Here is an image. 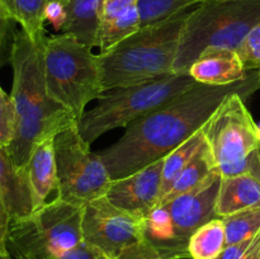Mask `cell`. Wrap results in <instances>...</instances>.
Wrapping results in <instances>:
<instances>
[{
	"instance_id": "6da1fadb",
	"label": "cell",
	"mask_w": 260,
	"mask_h": 259,
	"mask_svg": "<svg viewBox=\"0 0 260 259\" xmlns=\"http://www.w3.org/2000/svg\"><path fill=\"white\" fill-rule=\"evenodd\" d=\"M260 88L258 70L229 85L194 84L173 101L132 122L114 144L98 152L112 180L164 159L205 126L213 112L234 93L250 96Z\"/></svg>"
},
{
	"instance_id": "7a4b0ae2",
	"label": "cell",
	"mask_w": 260,
	"mask_h": 259,
	"mask_svg": "<svg viewBox=\"0 0 260 259\" xmlns=\"http://www.w3.org/2000/svg\"><path fill=\"white\" fill-rule=\"evenodd\" d=\"M45 40L35 41L23 29L13 33L9 62L10 96L17 113V131L8 147L15 164L25 168L38 142L78 124L73 114L48 94L45 78Z\"/></svg>"
},
{
	"instance_id": "3957f363",
	"label": "cell",
	"mask_w": 260,
	"mask_h": 259,
	"mask_svg": "<svg viewBox=\"0 0 260 259\" xmlns=\"http://www.w3.org/2000/svg\"><path fill=\"white\" fill-rule=\"evenodd\" d=\"M197 5L180 10L161 22L141 27L108 50L101 51L96 57L104 90L174 73L173 68L185 20Z\"/></svg>"
},
{
	"instance_id": "277c9868",
	"label": "cell",
	"mask_w": 260,
	"mask_h": 259,
	"mask_svg": "<svg viewBox=\"0 0 260 259\" xmlns=\"http://www.w3.org/2000/svg\"><path fill=\"white\" fill-rule=\"evenodd\" d=\"M260 23V0H206L185 20L174 73L188 71L207 48L239 51L248 33Z\"/></svg>"
},
{
	"instance_id": "5b68a950",
	"label": "cell",
	"mask_w": 260,
	"mask_h": 259,
	"mask_svg": "<svg viewBox=\"0 0 260 259\" xmlns=\"http://www.w3.org/2000/svg\"><path fill=\"white\" fill-rule=\"evenodd\" d=\"M197 81L188 71L173 73L134 85L104 90L98 103L78 122V130L86 144L112 130L123 127L156 111L175 96L192 88Z\"/></svg>"
},
{
	"instance_id": "8992f818",
	"label": "cell",
	"mask_w": 260,
	"mask_h": 259,
	"mask_svg": "<svg viewBox=\"0 0 260 259\" xmlns=\"http://www.w3.org/2000/svg\"><path fill=\"white\" fill-rule=\"evenodd\" d=\"M43 58L48 94L79 122L104 91L98 57L74 36L57 33L46 37Z\"/></svg>"
},
{
	"instance_id": "52a82bcc",
	"label": "cell",
	"mask_w": 260,
	"mask_h": 259,
	"mask_svg": "<svg viewBox=\"0 0 260 259\" xmlns=\"http://www.w3.org/2000/svg\"><path fill=\"white\" fill-rule=\"evenodd\" d=\"M220 172L216 170L200 187L157 205L144 220V239L161 259L189 258L188 243L201 226L218 217L216 213Z\"/></svg>"
},
{
	"instance_id": "ba28073f",
	"label": "cell",
	"mask_w": 260,
	"mask_h": 259,
	"mask_svg": "<svg viewBox=\"0 0 260 259\" xmlns=\"http://www.w3.org/2000/svg\"><path fill=\"white\" fill-rule=\"evenodd\" d=\"M83 206L53 198L23 218L10 221L13 259H56L83 241Z\"/></svg>"
},
{
	"instance_id": "9c48e42d",
	"label": "cell",
	"mask_w": 260,
	"mask_h": 259,
	"mask_svg": "<svg viewBox=\"0 0 260 259\" xmlns=\"http://www.w3.org/2000/svg\"><path fill=\"white\" fill-rule=\"evenodd\" d=\"M240 93L229 95L205 123L207 147L221 177L253 174L260 179L259 124Z\"/></svg>"
},
{
	"instance_id": "30bf717a",
	"label": "cell",
	"mask_w": 260,
	"mask_h": 259,
	"mask_svg": "<svg viewBox=\"0 0 260 259\" xmlns=\"http://www.w3.org/2000/svg\"><path fill=\"white\" fill-rule=\"evenodd\" d=\"M57 198L84 206L107 195L112 179L98 152L90 150L78 124L55 136Z\"/></svg>"
},
{
	"instance_id": "8fae6325",
	"label": "cell",
	"mask_w": 260,
	"mask_h": 259,
	"mask_svg": "<svg viewBox=\"0 0 260 259\" xmlns=\"http://www.w3.org/2000/svg\"><path fill=\"white\" fill-rule=\"evenodd\" d=\"M144 220L101 197L83 206V240L113 259L144 239Z\"/></svg>"
},
{
	"instance_id": "7c38bea8",
	"label": "cell",
	"mask_w": 260,
	"mask_h": 259,
	"mask_svg": "<svg viewBox=\"0 0 260 259\" xmlns=\"http://www.w3.org/2000/svg\"><path fill=\"white\" fill-rule=\"evenodd\" d=\"M162 167L164 159L151 163L126 177L112 180L104 197L117 207L145 218L160 201Z\"/></svg>"
},
{
	"instance_id": "4fadbf2b",
	"label": "cell",
	"mask_w": 260,
	"mask_h": 259,
	"mask_svg": "<svg viewBox=\"0 0 260 259\" xmlns=\"http://www.w3.org/2000/svg\"><path fill=\"white\" fill-rule=\"evenodd\" d=\"M188 73L200 84L229 85L245 79L250 71L244 68L238 51L207 48L192 63Z\"/></svg>"
},
{
	"instance_id": "5bb4252c",
	"label": "cell",
	"mask_w": 260,
	"mask_h": 259,
	"mask_svg": "<svg viewBox=\"0 0 260 259\" xmlns=\"http://www.w3.org/2000/svg\"><path fill=\"white\" fill-rule=\"evenodd\" d=\"M0 197L7 205L12 221L25 217L36 210L27 169L15 164L8 147H0Z\"/></svg>"
},
{
	"instance_id": "9a60e30c",
	"label": "cell",
	"mask_w": 260,
	"mask_h": 259,
	"mask_svg": "<svg viewBox=\"0 0 260 259\" xmlns=\"http://www.w3.org/2000/svg\"><path fill=\"white\" fill-rule=\"evenodd\" d=\"M139 0H102L98 47L106 51L140 29Z\"/></svg>"
},
{
	"instance_id": "2e32d148",
	"label": "cell",
	"mask_w": 260,
	"mask_h": 259,
	"mask_svg": "<svg viewBox=\"0 0 260 259\" xmlns=\"http://www.w3.org/2000/svg\"><path fill=\"white\" fill-rule=\"evenodd\" d=\"M28 173L36 210L50 202L48 197L57 195V173L55 159V137H48L38 142L30 154L25 167Z\"/></svg>"
},
{
	"instance_id": "e0dca14e",
	"label": "cell",
	"mask_w": 260,
	"mask_h": 259,
	"mask_svg": "<svg viewBox=\"0 0 260 259\" xmlns=\"http://www.w3.org/2000/svg\"><path fill=\"white\" fill-rule=\"evenodd\" d=\"M260 207V179L253 174H241L221 179L216 213L218 217Z\"/></svg>"
},
{
	"instance_id": "ac0fdd59",
	"label": "cell",
	"mask_w": 260,
	"mask_h": 259,
	"mask_svg": "<svg viewBox=\"0 0 260 259\" xmlns=\"http://www.w3.org/2000/svg\"><path fill=\"white\" fill-rule=\"evenodd\" d=\"M102 0H62L66 20L58 33L74 36L89 47H98L99 10Z\"/></svg>"
},
{
	"instance_id": "d6986e66",
	"label": "cell",
	"mask_w": 260,
	"mask_h": 259,
	"mask_svg": "<svg viewBox=\"0 0 260 259\" xmlns=\"http://www.w3.org/2000/svg\"><path fill=\"white\" fill-rule=\"evenodd\" d=\"M216 170H217V168H216L212 155H211L207 147V142H206V146L193 157L192 161L178 175L169 192L160 200L159 205L169 202V201L177 198L178 196H182L184 193L196 189Z\"/></svg>"
},
{
	"instance_id": "ffe728a7",
	"label": "cell",
	"mask_w": 260,
	"mask_h": 259,
	"mask_svg": "<svg viewBox=\"0 0 260 259\" xmlns=\"http://www.w3.org/2000/svg\"><path fill=\"white\" fill-rule=\"evenodd\" d=\"M13 22L20 25L32 40L41 41L46 37L45 24L46 0H0Z\"/></svg>"
},
{
	"instance_id": "44dd1931",
	"label": "cell",
	"mask_w": 260,
	"mask_h": 259,
	"mask_svg": "<svg viewBox=\"0 0 260 259\" xmlns=\"http://www.w3.org/2000/svg\"><path fill=\"white\" fill-rule=\"evenodd\" d=\"M206 146V134L205 126L198 130L192 137L178 146L174 151L164 157V167H162L161 178V196L160 200L169 192L173 183L178 178V175L183 172L185 167L193 160V157ZM160 202V201H159ZM159 205V203H157Z\"/></svg>"
},
{
	"instance_id": "7402d4cb",
	"label": "cell",
	"mask_w": 260,
	"mask_h": 259,
	"mask_svg": "<svg viewBox=\"0 0 260 259\" xmlns=\"http://www.w3.org/2000/svg\"><path fill=\"white\" fill-rule=\"evenodd\" d=\"M226 245L225 225L222 218L216 217L190 236L188 253L190 259H217Z\"/></svg>"
},
{
	"instance_id": "603a6c76",
	"label": "cell",
	"mask_w": 260,
	"mask_h": 259,
	"mask_svg": "<svg viewBox=\"0 0 260 259\" xmlns=\"http://www.w3.org/2000/svg\"><path fill=\"white\" fill-rule=\"evenodd\" d=\"M221 218L225 225L228 245L240 243L260 233V207L246 208Z\"/></svg>"
},
{
	"instance_id": "cb8c5ba5",
	"label": "cell",
	"mask_w": 260,
	"mask_h": 259,
	"mask_svg": "<svg viewBox=\"0 0 260 259\" xmlns=\"http://www.w3.org/2000/svg\"><path fill=\"white\" fill-rule=\"evenodd\" d=\"M203 2L206 0H139L140 24L141 27H146L161 22L180 10Z\"/></svg>"
},
{
	"instance_id": "d4e9b609",
	"label": "cell",
	"mask_w": 260,
	"mask_h": 259,
	"mask_svg": "<svg viewBox=\"0 0 260 259\" xmlns=\"http://www.w3.org/2000/svg\"><path fill=\"white\" fill-rule=\"evenodd\" d=\"M17 131V113L13 99L0 85V147H9Z\"/></svg>"
},
{
	"instance_id": "484cf974",
	"label": "cell",
	"mask_w": 260,
	"mask_h": 259,
	"mask_svg": "<svg viewBox=\"0 0 260 259\" xmlns=\"http://www.w3.org/2000/svg\"><path fill=\"white\" fill-rule=\"evenodd\" d=\"M244 68L248 71L260 69V23L256 24L244 40L238 51Z\"/></svg>"
},
{
	"instance_id": "4316f807",
	"label": "cell",
	"mask_w": 260,
	"mask_h": 259,
	"mask_svg": "<svg viewBox=\"0 0 260 259\" xmlns=\"http://www.w3.org/2000/svg\"><path fill=\"white\" fill-rule=\"evenodd\" d=\"M217 259H260V233L240 243L226 245Z\"/></svg>"
},
{
	"instance_id": "83f0119b",
	"label": "cell",
	"mask_w": 260,
	"mask_h": 259,
	"mask_svg": "<svg viewBox=\"0 0 260 259\" xmlns=\"http://www.w3.org/2000/svg\"><path fill=\"white\" fill-rule=\"evenodd\" d=\"M113 259H161V256L149 241L141 239L137 243L124 248Z\"/></svg>"
},
{
	"instance_id": "f1b7e54d",
	"label": "cell",
	"mask_w": 260,
	"mask_h": 259,
	"mask_svg": "<svg viewBox=\"0 0 260 259\" xmlns=\"http://www.w3.org/2000/svg\"><path fill=\"white\" fill-rule=\"evenodd\" d=\"M56 259H111L101 249L90 245L86 241H81L73 249L68 250Z\"/></svg>"
},
{
	"instance_id": "f546056e",
	"label": "cell",
	"mask_w": 260,
	"mask_h": 259,
	"mask_svg": "<svg viewBox=\"0 0 260 259\" xmlns=\"http://www.w3.org/2000/svg\"><path fill=\"white\" fill-rule=\"evenodd\" d=\"M45 18L46 20L51 23L56 29L60 32L62 25L65 24L66 20V10L65 7L61 2H53V3H48L46 5V10H45Z\"/></svg>"
},
{
	"instance_id": "4dcf8cb0",
	"label": "cell",
	"mask_w": 260,
	"mask_h": 259,
	"mask_svg": "<svg viewBox=\"0 0 260 259\" xmlns=\"http://www.w3.org/2000/svg\"><path fill=\"white\" fill-rule=\"evenodd\" d=\"M10 221H12V218H10L7 205L3 201V198L0 197V254L2 255H10L7 245Z\"/></svg>"
},
{
	"instance_id": "1f68e13d",
	"label": "cell",
	"mask_w": 260,
	"mask_h": 259,
	"mask_svg": "<svg viewBox=\"0 0 260 259\" xmlns=\"http://www.w3.org/2000/svg\"><path fill=\"white\" fill-rule=\"evenodd\" d=\"M12 18L8 15L4 7L0 3V60L3 57V53H4L5 46H7L8 42V37H9L10 30H12Z\"/></svg>"
},
{
	"instance_id": "d6a6232c",
	"label": "cell",
	"mask_w": 260,
	"mask_h": 259,
	"mask_svg": "<svg viewBox=\"0 0 260 259\" xmlns=\"http://www.w3.org/2000/svg\"><path fill=\"white\" fill-rule=\"evenodd\" d=\"M0 259H13V258L10 255H2V254H0Z\"/></svg>"
},
{
	"instance_id": "836d02e7",
	"label": "cell",
	"mask_w": 260,
	"mask_h": 259,
	"mask_svg": "<svg viewBox=\"0 0 260 259\" xmlns=\"http://www.w3.org/2000/svg\"><path fill=\"white\" fill-rule=\"evenodd\" d=\"M46 2H47V4H48V3H53V2H61V3H62V0H46ZM47 4H46V5H47Z\"/></svg>"
},
{
	"instance_id": "e575fe53",
	"label": "cell",
	"mask_w": 260,
	"mask_h": 259,
	"mask_svg": "<svg viewBox=\"0 0 260 259\" xmlns=\"http://www.w3.org/2000/svg\"><path fill=\"white\" fill-rule=\"evenodd\" d=\"M258 157H259V167H260V145L258 147Z\"/></svg>"
},
{
	"instance_id": "d590c367",
	"label": "cell",
	"mask_w": 260,
	"mask_h": 259,
	"mask_svg": "<svg viewBox=\"0 0 260 259\" xmlns=\"http://www.w3.org/2000/svg\"><path fill=\"white\" fill-rule=\"evenodd\" d=\"M258 75H259V81H260V69L258 70Z\"/></svg>"
}]
</instances>
